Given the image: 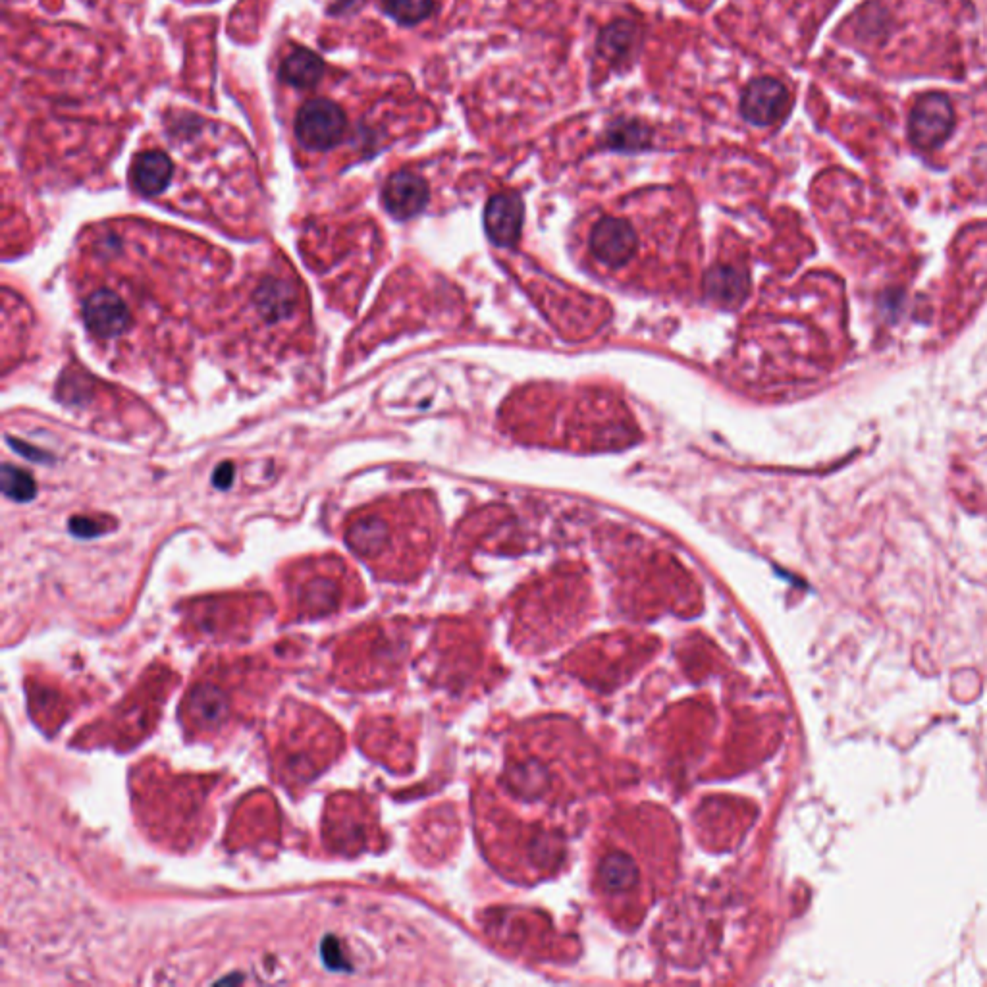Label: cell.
<instances>
[{"label": "cell", "instance_id": "1", "mask_svg": "<svg viewBox=\"0 0 987 987\" xmlns=\"http://www.w3.org/2000/svg\"><path fill=\"white\" fill-rule=\"evenodd\" d=\"M241 313L249 317V330L263 342H278L284 334H292L307 317L303 288L294 272L272 265L253 274Z\"/></svg>", "mask_w": 987, "mask_h": 987}, {"label": "cell", "instance_id": "2", "mask_svg": "<svg viewBox=\"0 0 987 987\" xmlns=\"http://www.w3.org/2000/svg\"><path fill=\"white\" fill-rule=\"evenodd\" d=\"M347 130L346 112L330 99L305 103L295 118V134L311 151H328L340 145Z\"/></svg>", "mask_w": 987, "mask_h": 987}, {"label": "cell", "instance_id": "3", "mask_svg": "<svg viewBox=\"0 0 987 987\" xmlns=\"http://www.w3.org/2000/svg\"><path fill=\"white\" fill-rule=\"evenodd\" d=\"M955 107L943 93L922 95L910 110L908 134L916 147L935 149L955 130Z\"/></svg>", "mask_w": 987, "mask_h": 987}, {"label": "cell", "instance_id": "4", "mask_svg": "<svg viewBox=\"0 0 987 987\" xmlns=\"http://www.w3.org/2000/svg\"><path fill=\"white\" fill-rule=\"evenodd\" d=\"M791 107V93L783 81L756 78L741 97V116L754 126L779 124Z\"/></svg>", "mask_w": 987, "mask_h": 987}, {"label": "cell", "instance_id": "5", "mask_svg": "<svg viewBox=\"0 0 987 987\" xmlns=\"http://www.w3.org/2000/svg\"><path fill=\"white\" fill-rule=\"evenodd\" d=\"M590 249L604 265L621 267L637 249V234L627 220L606 216L596 222L590 234Z\"/></svg>", "mask_w": 987, "mask_h": 987}, {"label": "cell", "instance_id": "6", "mask_svg": "<svg viewBox=\"0 0 987 987\" xmlns=\"http://www.w3.org/2000/svg\"><path fill=\"white\" fill-rule=\"evenodd\" d=\"M430 199L427 180L411 170H400L388 178L382 189L386 211L398 220H409L423 213Z\"/></svg>", "mask_w": 987, "mask_h": 987}, {"label": "cell", "instance_id": "7", "mask_svg": "<svg viewBox=\"0 0 987 987\" xmlns=\"http://www.w3.org/2000/svg\"><path fill=\"white\" fill-rule=\"evenodd\" d=\"M525 220V205L517 193L494 195L484 211V228L488 238L500 247L515 245Z\"/></svg>", "mask_w": 987, "mask_h": 987}, {"label": "cell", "instance_id": "8", "mask_svg": "<svg viewBox=\"0 0 987 987\" xmlns=\"http://www.w3.org/2000/svg\"><path fill=\"white\" fill-rule=\"evenodd\" d=\"M174 164L162 151H143L132 164V184L143 197H159L172 180Z\"/></svg>", "mask_w": 987, "mask_h": 987}, {"label": "cell", "instance_id": "9", "mask_svg": "<svg viewBox=\"0 0 987 987\" xmlns=\"http://www.w3.org/2000/svg\"><path fill=\"white\" fill-rule=\"evenodd\" d=\"M641 31L635 22L615 20L604 27L598 39V53L610 64H623L637 51Z\"/></svg>", "mask_w": 987, "mask_h": 987}, {"label": "cell", "instance_id": "10", "mask_svg": "<svg viewBox=\"0 0 987 987\" xmlns=\"http://www.w3.org/2000/svg\"><path fill=\"white\" fill-rule=\"evenodd\" d=\"M280 76L297 89H311L324 76V62L319 54L297 47L284 58Z\"/></svg>", "mask_w": 987, "mask_h": 987}, {"label": "cell", "instance_id": "11", "mask_svg": "<svg viewBox=\"0 0 987 987\" xmlns=\"http://www.w3.org/2000/svg\"><path fill=\"white\" fill-rule=\"evenodd\" d=\"M706 294L725 307L739 305L747 295V276L733 267L712 268L704 280Z\"/></svg>", "mask_w": 987, "mask_h": 987}, {"label": "cell", "instance_id": "12", "mask_svg": "<svg viewBox=\"0 0 987 987\" xmlns=\"http://www.w3.org/2000/svg\"><path fill=\"white\" fill-rule=\"evenodd\" d=\"M602 145L606 149L625 153L644 151L652 145V130L639 120H617L608 126Z\"/></svg>", "mask_w": 987, "mask_h": 987}, {"label": "cell", "instance_id": "13", "mask_svg": "<svg viewBox=\"0 0 987 987\" xmlns=\"http://www.w3.org/2000/svg\"><path fill=\"white\" fill-rule=\"evenodd\" d=\"M384 10L403 26H417L434 10V0H382Z\"/></svg>", "mask_w": 987, "mask_h": 987}, {"label": "cell", "instance_id": "14", "mask_svg": "<svg viewBox=\"0 0 987 987\" xmlns=\"http://www.w3.org/2000/svg\"><path fill=\"white\" fill-rule=\"evenodd\" d=\"M2 484H4V492L10 498H16V500H27L35 492L33 490V479L27 473H24L22 469H14L10 465H4Z\"/></svg>", "mask_w": 987, "mask_h": 987}, {"label": "cell", "instance_id": "15", "mask_svg": "<svg viewBox=\"0 0 987 987\" xmlns=\"http://www.w3.org/2000/svg\"><path fill=\"white\" fill-rule=\"evenodd\" d=\"M230 477H232V469H230V465H224V467H222V469H220V471L216 473V477H214V481L218 482L220 486H226V484H228V481H230Z\"/></svg>", "mask_w": 987, "mask_h": 987}]
</instances>
